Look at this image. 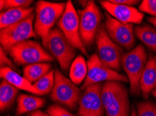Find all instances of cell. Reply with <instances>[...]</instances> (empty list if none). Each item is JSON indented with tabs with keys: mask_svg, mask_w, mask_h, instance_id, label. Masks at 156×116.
<instances>
[{
	"mask_svg": "<svg viewBox=\"0 0 156 116\" xmlns=\"http://www.w3.org/2000/svg\"><path fill=\"white\" fill-rule=\"evenodd\" d=\"M101 99L106 116H129L130 105L128 91L122 82H105L101 87Z\"/></svg>",
	"mask_w": 156,
	"mask_h": 116,
	"instance_id": "6da1fadb",
	"label": "cell"
},
{
	"mask_svg": "<svg viewBox=\"0 0 156 116\" xmlns=\"http://www.w3.org/2000/svg\"><path fill=\"white\" fill-rule=\"evenodd\" d=\"M65 3H56L39 1L36 4V16L34 19V31L41 38L44 47L46 46L48 35L55 24L58 22L65 10Z\"/></svg>",
	"mask_w": 156,
	"mask_h": 116,
	"instance_id": "7a4b0ae2",
	"label": "cell"
},
{
	"mask_svg": "<svg viewBox=\"0 0 156 116\" xmlns=\"http://www.w3.org/2000/svg\"><path fill=\"white\" fill-rule=\"evenodd\" d=\"M148 59L147 51L142 45H139L130 51L122 54L121 66L128 78L132 95L139 96L141 94L140 79Z\"/></svg>",
	"mask_w": 156,
	"mask_h": 116,
	"instance_id": "3957f363",
	"label": "cell"
},
{
	"mask_svg": "<svg viewBox=\"0 0 156 116\" xmlns=\"http://www.w3.org/2000/svg\"><path fill=\"white\" fill-rule=\"evenodd\" d=\"M45 48L59 63L63 72H67L74 60L75 48L60 29H53L48 35Z\"/></svg>",
	"mask_w": 156,
	"mask_h": 116,
	"instance_id": "277c9868",
	"label": "cell"
},
{
	"mask_svg": "<svg viewBox=\"0 0 156 116\" xmlns=\"http://www.w3.org/2000/svg\"><path fill=\"white\" fill-rule=\"evenodd\" d=\"M79 15L80 37L83 45L90 47L95 41L97 34L100 27L101 14L95 2H86L83 9L78 11Z\"/></svg>",
	"mask_w": 156,
	"mask_h": 116,
	"instance_id": "5b68a950",
	"label": "cell"
},
{
	"mask_svg": "<svg viewBox=\"0 0 156 116\" xmlns=\"http://www.w3.org/2000/svg\"><path fill=\"white\" fill-rule=\"evenodd\" d=\"M9 54L14 62L19 65L51 62L54 60L53 56L40 43L32 40H27L16 45L11 48Z\"/></svg>",
	"mask_w": 156,
	"mask_h": 116,
	"instance_id": "8992f818",
	"label": "cell"
},
{
	"mask_svg": "<svg viewBox=\"0 0 156 116\" xmlns=\"http://www.w3.org/2000/svg\"><path fill=\"white\" fill-rule=\"evenodd\" d=\"M35 19L34 13L20 22L0 31V41L4 50L9 52L11 48L20 42L27 41L31 38H36L37 34L33 26Z\"/></svg>",
	"mask_w": 156,
	"mask_h": 116,
	"instance_id": "52a82bcc",
	"label": "cell"
},
{
	"mask_svg": "<svg viewBox=\"0 0 156 116\" xmlns=\"http://www.w3.org/2000/svg\"><path fill=\"white\" fill-rule=\"evenodd\" d=\"M98 55L105 65L111 69L119 70L123 49L115 43L106 33L105 24L101 25L95 39Z\"/></svg>",
	"mask_w": 156,
	"mask_h": 116,
	"instance_id": "ba28073f",
	"label": "cell"
},
{
	"mask_svg": "<svg viewBox=\"0 0 156 116\" xmlns=\"http://www.w3.org/2000/svg\"><path fill=\"white\" fill-rule=\"evenodd\" d=\"M81 93L79 88L59 70L55 71V84L51 93L52 100L74 110L79 104Z\"/></svg>",
	"mask_w": 156,
	"mask_h": 116,
	"instance_id": "9c48e42d",
	"label": "cell"
},
{
	"mask_svg": "<svg viewBox=\"0 0 156 116\" xmlns=\"http://www.w3.org/2000/svg\"><path fill=\"white\" fill-rule=\"evenodd\" d=\"M87 74L83 84L82 89L93 84H100L102 81H116L128 82L127 76L121 75L114 70L111 69L105 65L97 54H93L87 60Z\"/></svg>",
	"mask_w": 156,
	"mask_h": 116,
	"instance_id": "30bf717a",
	"label": "cell"
},
{
	"mask_svg": "<svg viewBox=\"0 0 156 116\" xmlns=\"http://www.w3.org/2000/svg\"><path fill=\"white\" fill-rule=\"evenodd\" d=\"M58 25L72 46L87 56V50L80 37L79 15L72 1L69 0L66 3L65 10L58 22Z\"/></svg>",
	"mask_w": 156,
	"mask_h": 116,
	"instance_id": "8fae6325",
	"label": "cell"
},
{
	"mask_svg": "<svg viewBox=\"0 0 156 116\" xmlns=\"http://www.w3.org/2000/svg\"><path fill=\"white\" fill-rule=\"evenodd\" d=\"M105 29L110 38L126 50H130L133 48L135 44V33L133 25L120 22L108 13H105Z\"/></svg>",
	"mask_w": 156,
	"mask_h": 116,
	"instance_id": "7c38bea8",
	"label": "cell"
},
{
	"mask_svg": "<svg viewBox=\"0 0 156 116\" xmlns=\"http://www.w3.org/2000/svg\"><path fill=\"white\" fill-rule=\"evenodd\" d=\"M101 83L93 84L83 90L79 102V116H103L105 113L101 99Z\"/></svg>",
	"mask_w": 156,
	"mask_h": 116,
	"instance_id": "4fadbf2b",
	"label": "cell"
},
{
	"mask_svg": "<svg viewBox=\"0 0 156 116\" xmlns=\"http://www.w3.org/2000/svg\"><path fill=\"white\" fill-rule=\"evenodd\" d=\"M101 6L109 15L122 24L140 25L144 18V13L132 6L112 3L110 1H100Z\"/></svg>",
	"mask_w": 156,
	"mask_h": 116,
	"instance_id": "5bb4252c",
	"label": "cell"
},
{
	"mask_svg": "<svg viewBox=\"0 0 156 116\" xmlns=\"http://www.w3.org/2000/svg\"><path fill=\"white\" fill-rule=\"evenodd\" d=\"M156 89V55L151 54L140 79L141 93L144 99Z\"/></svg>",
	"mask_w": 156,
	"mask_h": 116,
	"instance_id": "9a60e30c",
	"label": "cell"
},
{
	"mask_svg": "<svg viewBox=\"0 0 156 116\" xmlns=\"http://www.w3.org/2000/svg\"><path fill=\"white\" fill-rule=\"evenodd\" d=\"M0 77L2 79L6 80L16 88L40 95L39 92L35 88L32 84L28 81L24 77H21L20 75L10 68H1Z\"/></svg>",
	"mask_w": 156,
	"mask_h": 116,
	"instance_id": "2e32d148",
	"label": "cell"
},
{
	"mask_svg": "<svg viewBox=\"0 0 156 116\" xmlns=\"http://www.w3.org/2000/svg\"><path fill=\"white\" fill-rule=\"evenodd\" d=\"M34 9L31 7L27 8H9L0 14V28L5 29L11 25L20 22L33 13Z\"/></svg>",
	"mask_w": 156,
	"mask_h": 116,
	"instance_id": "e0dca14e",
	"label": "cell"
},
{
	"mask_svg": "<svg viewBox=\"0 0 156 116\" xmlns=\"http://www.w3.org/2000/svg\"><path fill=\"white\" fill-rule=\"evenodd\" d=\"M17 101L16 114L18 115L37 111L46 104V100L44 98L25 94H20Z\"/></svg>",
	"mask_w": 156,
	"mask_h": 116,
	"instance_id": "ac0fdd59",
	"label": "cell"
},
{
	"mask_svg": "<svg viewBox=\"0 0 156 116\" xmlns=\"http://www.w3.org/2000/svg\"><path fill=\"white\" fill-rule=\"evenodd\" d=\"M52 70L50 63L43 62L25 65L23 68V77L28 81L34 84Z\"/></svg>",
	"mask_w": 156,
	"mask_h": 116,
	"instance_id": "d6986e66",
	"label": "cell"
},
{
	"mask_svg": "<svg viewBox=\"0 0 156 116\" xmlns=\"http://www.w3.org/2000/svg\"><path fill=\"white\" fill-rule=\"evenodd\" d=\"M134 33L144 45L156 53V29L148 24H143L136 26Z\"/></svg>",
	"mask_w": 156,
	"mask_h": 116,
	"instance_id": "ffe728a7",
	"label": "cell"
},
{
	"mask_svg": "<svg viewBox=\"0 0 156 116\" xmlns=\"http://www.w3.org/2000/svg\"><path fill=\"white\" fill-rule=\"evenodd\" d=\"M18 93V88L6 80H2L0 84V109L2 111L9 109L12 106Z\"/></svg>",
	"mask_w": 156,
	"mask_h": 116,
	"instance_id": "44dd1931",
	"label": "cell"
},
{
	"mask_svg": "<svg viewBox=\"0 0 156 116\" xmlns=\"http://www.w3.org/2000/svg\"><path fill=\"white\" fill-rule=\"evenodd\" d=\"M87 74V64L83 56H78L69 68V78L75 85H80L85 81Z\"/></svg>",
	"mask_w": 156,
	"mask_h": 116,
	"instance_id": "7402d4cb",
	"label": "cell"
},
{
	"mask_svg": "<svg viewBox=\"0 0 156 116\" xmlns=\"http://www.w3.org/2000/svg\"><path fill=\"white\" fill-rule=\"evenodd\" d=\"M54 84H55V70H52L39 81L34 83L33 86L39 92L40 95H44L51 93L54 87Z\"/></svg>",
	"mask_w": 156,
	"mask_h": 116,
	"instance_id": "603a6c76",
	"label": "cell"
},
{
	"mask_svg": "<svg viewBox=\"0 0 156 116\" xmlns=\"http://www.w3.org/2000/svg\"><path fill=\"white\" fill-rule=\"evenodd\" d=\"M32 3L31 0H1L0 9L2 11L9 8H27Z\"/></svg>",
	"mask_w": 156,
	"mask_h": 116,
	"instance_id": "cb8c5ba5",
	"label": "cell"
},
{
	"mask_svg": "<svg viewBox=\"0 0 156 116\" xmlns=\"http://www.w3.org/2000/svg\"><path fill=\"white\" fill-rule=\"evenodd\" d=\"M137 116H156V105L151 101L137 104Z\"/></svg>",
	"mask_w": 156,
	"mask_h": 116,
	"instance_id": "d4e9b609",
	"label": "cell"
},
{
	"mask_svg": "<svg viewBox=\"0 0 156 116\" xmlns=\"http://www.w3.org/2000/svg\"><path fill=\"white\" fill-rule=\"evenodd\" d=\"M139 10L156 18V0H143L139 4Z\"/></svg>",
	"mask_w": 156,
	"mask_h": 116,
	"instance_id": "484cf974",
	"label": "cell"
},
{
	"mask_svg": "<svg viewBox=\"0 0 156 116\" xmlns=\"http://www.w3.org/2000/svg\"><path fill=\"white\" fill-rule=\"evenodd\" d=\"M47 113H48L51 116H76L69 112L65 108L57 104L49 106L47 109Z\"/></svg>",
	"mask_w": 156,
	"mask_h": 116,
	"instance_id": "4316f807",
	"label": "cell"
},
{
	"mask_svg": "<svg viewBox=\"0 0 156 116\" xmlns=\"http://www.w3.org/2000/svg\"><path fill=\"white\" fill-rule=\"evenodd\" d=\"M0 65H1V68L8 67L11 69H16V66L13 65L11 59L9 58L5 53V51L2 47L0 48Z\"/></svg>",
	"mask_w": 156,
	"mask_h": 116,
	"instance_id": "83f0119b",
	"label": "cell"
},
{
	"mask_svg": "<svg viewBox=\"0 0 156 116\" xmlns=\"http://www.w3.org/2000/svg\"><path fill=\"white\" fill-rule=\"evenodd\" d=\"M111 2L115 4H122V5H127V6H132L136 5L139 3L137 0H109Z\"/></svg>",
	"mask_w": 156,
	"mask_h": 116,
	"instance_id": "f1b7e54d",
	"label": "cell"
},
{
	"mask_svg": "<svg viewBox=\"0 0 156 116\" xmlns=\"http://www.w3.org/2000/svg\"><path fill=\"white\" fill-rule=\"evenodd\" d=\"M28 116H51V115H49L48 113H46L42 112L41 111L37 110L35 111H33V112L30 113Z\"/></svg>",
	"mask_w": 156,
	"mask_h": 116,
	"instance_id": "f546056e",
	"label": "cell"
},
{
	"mask_svg": "<svg viewBox=\"0 0 156 116\" xmlns=\"http://www.w3.org/2000/svg\"><path fill=\"white\" fill-rule=\"evenodd\" d=\"M148 21L151 24L154 26L155 28L156 29V18L152 17V18H148Z\"/></svg>",
	"mask_w": 156,
	"mask_h": 116,
	"instance_id": "4dcf8cb0",
	"label": "cell"
},
{
	"mask_svg": "<svg viewBox=\"0 0 156 116\" xmlns=\"http://www.w3.org/2000/svg\"><path fill=\"white\" fill-rule=\"evenodd\" d=\"M130 116H137V113H136V110L134 109V108H132V109Z\"/></svg>",
	"mask_w": 156,
	"mask_h": 116,
	"instance_id": "1f68e13d",
	"label": "cell"
},
{
	"mask_svg": "<svg viewBox=\"0 0 156 116\" xmlns=\"http://www.w3.org/2000/svg\"><path fill=\"white\" fill-rule=\"evenodd\" d=\"M152 94L156 98V89L154 90V91H153L152 92Z\"/></svg>",
	"mask_w": 156,
	"mask_h": 116,
	"instance_id": "d6a6232c",
	"label": "cell"
}]
</instances>
